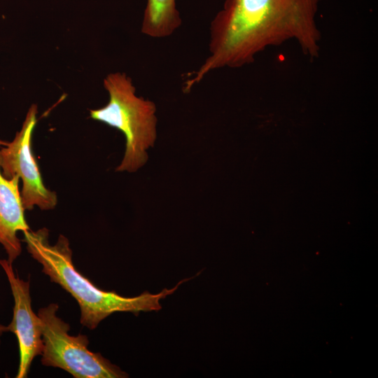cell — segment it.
<instances>
[{
    "instance_id": "obj_1",
    "label": "cell",
    "mask_w": 378,
    "mask_h": 378,
    "mask_svg": "<svg viewBox=\"0 0 378 378\" xmlns=\"http://www.w3.org/2000/svg\"><path fill=\"white\" fill-rule=\"evenodd\" d=\"M322 0H225L209 27V55L188 73L185 93L214 70L251 64L267 48L293 41L304 55L318 57L321 34L316 23Z\"/></svg>"
},
{
    "instance_id": "obj_2",
    "label": "cell",
    "mask_w": 378,
    "mask_h": 378,
    "mask_svg": "<svg viewBox=\"0 0 378 378\" xmlns=\"http://www.w3.org/2000/svg\"><path fill=\"white\" fill-rule=\"evenodd\" d=\"M24 241L31 256L42 266V272L52 282L59 284L78 302L80 323L90 330L95 329L99 323L115 312L158 311L162 309L160 300L174 293L178 286L188 281L181 280L174 288H164L160 293L147 291L136 297H124L114 291L97 288L80 273L72 260V251L69 239L59 234L57 242H49V230L43 227L36 231L23 232Z\"/></svg>"
},
{
    "instance_id": "obj_3",
    "label": "cell",
    "mask_w": 378,
    "mask_h": 378,
    "mask_svg": "<svg viewBox=\"0 0 378 378\" xmlns=\"http://www.w3.org/2000/svg\"><path fill=\"white\" fill-rule=\"evenodd\" d=\"M103 83L108 93V102L90 110V117L124 134L125 150L115 171L136 172L147 162V150L154 146L157 139L156 105L136 95V88L125 73H111Z\"/></svg>"
},
{
    "instance_id": "obj_4",
    "label": "cell",
    "mask_w": 378,
    "mask_h": 378,
    "mask_svg": "<svg viewBox=\"0 0 378 378\" xmlns=\"http://www.w3.org/2000/svg\"><path fill=\"white\" fill-rule=\"evenodd\" d=\"M59 306L50 303L38 312L43 349L41 363L62 369L74 378H125L128 374L100 353L88 349L85 335H71L70 326L57 316Z\"/></svg>"
},
{
    "instance_id": "obj_5",
    "label": "cell",
    "mask_w": 378,
    "mask_h": 378,
    "mask_svg": "<svg viewBox=\"0 0 378 378\" xmlns=\"http://www.w3.org/2000/svg\"><path fill=\"white\" fill-rule=\"evenodd\" d=\"M37 105L32 104L13 140L0 149V168L6 178L17 175L22 180L21 197L25 210L35 206L53 209L57 203L55 192L47 188L32 151V134L37 122Z\"/></svg>"
},
{
    "instance_id": "obj_6",
    "label": "cell",
    "mask_w": 378,
    "mask_h": 378,
    "mask_svg": "<svg viewBox=\"0 0 378 378\" xmlns=\"http://www.w3.org/2000/svg\"><path fill=\"white\" fill-rule=\"evenodd\" d=\"M14 300L13 318L8 331L17 337L19 348V366L16 378H26L34 358L41 354L43 340L41 320L31 307L29 281L20 279L15 272L13 263L0 259Z\"/></svg>"
},
{
    "instance_id": "obj_7",
    "label": "cell",
    "mask_w": 378,
    "mask_h": 378,
    "mask_svg": "<svg viewBox=\"0 0 378 378\" xmlns=\"http://www.w3.org/2000/svg\"><path fill=\"white\" fill-rule=\"evenodd\" d=\"M19 181L17 175L5 177L0 168V244L11 263L22 253L18 232L30 230L24 216Z\"/></svg>"
},
{
    "instance_id": "obj_8",
    "label": "cell",
    "mask_w": 378,
    "mask_h": 378,
    "mask_svg": "<svg viewBox=\"0 0 378 378\" xmlns=\"http://www.w3.org/2000/svg\"><path fill=\"white\" fill-rule=\"evenodd\" d=\"M176 0H147L141 31L151 38L172 36L181 25Z\"/></svg>"
},
{
    "instance_id": "obj_9",
    "label": "cell",
    "mask_w": 378,
    "mask_h": 378,
    "mask_svg": "<svg viewBox=\"0 0 378 378\" xmlns=\"http://www.w3.org/2000/svg\"><path fill=\"white\" fill-rule=\"evenodd\" d=\"M6 332H8L7 326L0 323V344H1V338L3 336V335Z\"/></svg>"
},
{
    "instance_id": "obj_10",
    "label": "cell",
    "mask_w": 378,
    "mask_h": 378,
    "mask_svg": "<svg viewBox=\"0 0 378 378\" xmlns=\"http://www.w3.org/2000/svg\"><path fill=\"white\" fill-rule=\"evenodd\" d=\"M7 144H8L7 142L0 139V146H5L7 145Z\"/></svg>"
}]
</instances>
